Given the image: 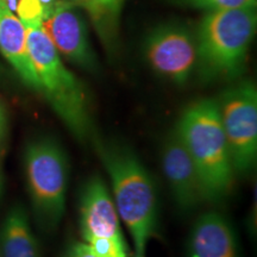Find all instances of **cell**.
<instances>
[{
    "mask_svg": "<svg viewBox=\"0 0 257 257\" xmlns=\"http://www.w3.org/2000/svg\"><path fill=\"white\" fill-rule=\"evenodd\" d=\"M95 257H127L128 246L125 239L95 237L85 240Z\"/></svg>",
    "mask_w": 257,
    "mask_h": 257,
    "instance_id": "9a60e30c",
    "label": "cell"
},
{
    "mask_svg": "<svg viewBox=\"0 0 257 257\" xmlns=\"http://www.w3.org/2000/svg\"><path fill=\"white\" fill-rule=\"evenodd\" d=\"M0 257H2V255H0Z\"/></svg>",
    "mask_w": 257,
    "mask_h": 257,
    "instance_id": "603a6c76",
    "label": "cell"
},
{
    "mask_svg": "<svg viewBox=\"0 0 257 257\" xmlns=\"http://www.w3.org/2000/svg\"><path fill=\"white\" fill-rule=\"evenodd\" d=\"M42 28L60 55L86 72H98V59L89 42L87 25L78 6L67 0H56L50 14L42 22Z\"/></svg>",
    "mask_w": 257,
    "mask_h": 257,
    "instance_id": "ba28073f",
    "label": "cell"
},
{
    "mask_svg": "<svg viewBox=\"0 0 257 257\" xmlns=\"http://www.w3.org/2000/svg\"><path fill=\"white\" fill-rule=\"evenodd\" d=\"M67 2H69L70 4L78 6V8H82L83 9V6H85L86 2H87V0H67Z\"/></svg>",
    "mask_w": 257,
    "mask_h": 257,
    "instance_id": "44dd1931",
    "label": "cell"
},
{
    "mask_svg": "<svg viewBox=\"0 0 257 257\" xmlns=\"http://www.w3.org/2000/svg\"><path fill=\"white\" fill-rule=\"evenodd\" d=\"M125 0H87V10L93 27L108 53H113L118 44L119 18Z\"/></svg>",
    "mask_w": 257,
    "mask_h": 257,
    "instance_id": "5bb4252c",
    "label": "cell"
},
{
    "mask_svg": "<svg viewBox=\"0 0 257 257\" xmlns=\"http://www.w3.org/2000/svg\"><path fill=\"white\" fill-rule=\"evenodd\" d=\"M175 127L197 167L207 202L221 201L232 191L236 172L216 99L192 102Z\"/></svg>",
    "mask_w": 257,
    "mask_h": 257,
    "instance_id": "3957f363",
    "label": "cell"
},
{
    "mask_svg": "<svg viewBox=\"0 0 257 257\" xmlns=\"http://www.w3.org/2000/svg\"><path fill=\"white\" fill-rule=\"evenodd\" d=\"M10 134V124H9V115L6 111L5 105L3 104L0 99V156L5 154L6 147H8Z\"/></svg>",
    "mask_w": 257,
    "mask_h": 257,
    "instance_id": "ac0fdd59",
    "label": "cell"
},
{
    "mask_svg": "<svg viewBox=\"0 0 257 257\" xmlns=\"http://www.w3.org/2000/svg\"><path fill=\"white\" fill-rule=\"evenodd\" d=\"M25 28L29 54L40 82L41 94L80 143H92L98 134L86 88L64 66L44 29Z\"/></svg>",
    "mask_w": 257,
    "mask_h": 257,
    "instance_id": "7a4b0ae2",
    "label": "cell"
},
{
    "mask_svg": "<svg viewBox=\"0 0 257 257\" xmlns=\"http://www.w3.org/2000/svg\"><path fill=\"white\" fill-rule=\"evenodd\" d=\"M161 166L176 206L191 212L207 202L200 175L181 137L173 128L161 150Z\"/></svg>",
    "mask_w": 257,
    "mask_h": 257,
    "instance_id": "9c48e42d",
    "label": "cell"
},
{
    "mask_svg": "<svg viewBox=\"0 0 257 257\" xmlns=\"http://www.w3.org/2000/svg\"><path fill=\"white\" fill-rule=\"evenodd\" d=\"M111 180V194L134 244L135 257H146L159 227V197L153 176L128 146L99 135L93 140Z\"/></svg>",
    "mask_w": 257,
    "mask_h": 257,
    "instance_id": "6da1fadb",
    "label": "cell"
},
{
    "mask_svg": "<svg viewBox=\"0 0 257 257\" xmlns=\"http://www.w3.org/2000/svg\"><path fill=\"white\" fill-rule=\"evenodd\" d=\"M62 257H95L87 243L74 242L68 245Z\"/></svg>",
    "mask_w": 257,
    "mask_h": 257,
    "instance_id": "d6986e66",
    "label": "cell"
},
{
    "mask_svg": "<svg viewBox=\"0 0 257 257\" xmlns=\"http://www.w3.org/2000/svg\"><path fill=\"white\" fill-rule=\"evenodd\" d=\"M79 212L80 230L85 240L95 237L125 239L113 198L100 176H92L83 185Z\"/></svg>",
    "mask_w": 257,
    "mask_h": 257,
    "instance_id": "30bf717a",
    "label": "cell"
},
{
    "mask_svg": "<svg viewBox=\"0 0 257 257\" xmlns=\"http://www.w3.org/2000/svg\"><path fill=\"white\" fill-rule=\"evenodd\" d=\"M256 25V5L207 12L195 31L197 70L204 81L231 80L242 74Z\"/></svg>",
    "mask_w": 257,
    "mask_h": 257,
    "instance_id": "277c9868",
    "label": "cell"
},
{
    "mask_svg": "<svg viewBox=\"0 0 257 257\" xmlns=\"http://www.w3.org/2000/svg\"><path fill=\"white\" fill-rule=\"evenodd\" d=\"M168 2L192 9L206 10L207 12L223 11V10L239 9L250 5H256V0H168Z\"/></svg>",
    "mask_w": 257,
    "mask_h": 257,
    "instance_id": "2e32d148",
    "label": "cell"
},
{
    "mask_svg": "<svg viewBox=\"0 0 257 257\" xmlns=\"http://www.w3.org/2000/svg\"><path fill=\"white\" fill-rule=\"evenodd\" d=\"M143 54L154 72L176 85H184L197 70L195 32L181 23L161 24L147 35Z\"/></svg>",
    "mask_w": 257,
    "mask_h": 257,
    "instance_id": "52a82bcc",
    "label": "cell"
},
{
    "mask_svg": "<svg viewBox=\"0 0 257 257\" xmlns=\"http://www.w3.org/2000/svg\"><path fill=\"white\" fill-rule=\"evenodd\" d=\"M3 72H4V70H3V67H2V64H0V76L3 75Z\"/></svg>",
    "mask_w": 257,
    "mask_h": 257,
    "instance_id": "7402d4cb",
    "label": "cell"
},
{
    "mask_svg": "<svg viewBox=\"0 0 257 257\" xmlns=\"http://www.w3.org/2000/svg\"><path fill=\"white\" fill-rule=\"evenodd\" d=\"M216 100L234 172H251L257 159L256 86L249 80L240 81Z\"/></svg>",
    "mask_w": 257,
    "mask_h": 257,
    "instance_id": "8992f818",
    "label": "cell"
},
{
    "mask_svg": "<svg viewBox=\"0 0 257 257\" xmlns=\"http://www.w3.org/2000/svg\"><path fill=\"white\" fill-rule=\"evenodd\" d=\"M188 257H240L232 225L217 211L202 213L188 238Z\"/></svg>",
    "mask_w": 257,
    "mask_h": 257,
    "instance_id": "8fae6325",
    "label": "cell"
},
{
    "mask_svg": "<svg viewBox=\"0 0 257 257\" xmlns=\"http://www.w3.org/2000/svg\"><path fill=\"white\" fill-rule=\"evenodd\" d=\"M23 163L34 216L42 230L53 232L66 212L68 156L54 137L37 136L25 146Z\"/></svg>",
    "mask_w": 257,
    "mask_h": 257,
    "instance_id": "5b68a950",
    "label": "cell"
},
{
    "mask_svg": "<svg viewBox=\"0 0 257 257\" xmlns=\"http://www.w3.org/2000/svg\"><path fill=\"white\" fill-rule=\"evenodd\" d=\"M0 53L29 88L41 93L28 49L27 28L5 0H0Z\"/></svg>",
    "mask_w": 257,
    "mask_h": 257,
    "instance_id": "7c38bea8",
    "label": "cell"
},
{
    "mask_svg": "<svg viewBox=\"0 0 257 257\" xmlns=\"http://www.w3.org/2000/svg\"><path fill=\"white\" fill-rule=\"evenodd\" d=\"M2 159L3 156H0V200H2L3 193H4V173H3Z\"/></svg>",
    "mask_w": 257,
    "mask_h": 257,
    "instance_id": "ffe728a7",
    "label": "cell"
},
{
    "mask_svg": "<svg viewBox=\"0 0 257 257\" xmlns=\"http://www.w3.org/2000/svg\"><path fill=\"white\" fill-rule=\"evenodd\" d=\"M0 250L3 257H41L27 211L19 205L10 208L3 220Z\"/></svg>",
    "mask_w": 257,
    "mask_h": 257,
    "instance_id": "4fadbf2b",
    "label": "cell"
},
{
    "mask_svg": "<svg viewBox=\"0 0 257 257\" xmlns=\"http://www.w3.org/2000/svg\"><path fill=\"white\" fill-rule=\"evenodd\" d=\"M15 11L24 27H42L44 11L40 0H17Z\"/></svg>",
    "mask_w": 257,
    "mask_h": 257,
    "instance_id": "e0dca14e",
    "label": "cell"
}]
</instances>
